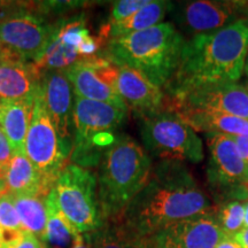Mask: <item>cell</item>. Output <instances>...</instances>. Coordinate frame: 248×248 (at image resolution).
<instances>
[{
	"label": "cell",
	"mask_w": 248,
	"mask_h": 248,
	"mask_svg": "<svg viewBox=\"0 0 248 248\" xmlns=\"http://www.w3.org/2000/svg\"><path fill=\"white\" fill-rule=\"evenodd\" d=\"M215 212L184 162L160 160L153 164L146 186L122 215V222L146 237L190 217Z\"/></svg>",
	"instance_id": "6da1fadb"
},
{
	"label": "cell",
	"mask_w": 248,
	"mask_h": 248,
	"mask_svg": "<svg viewBox=\"0 0 248 248\" xmlns=\"http://www.w3.org/2000/svg\"><path fill=\"white\" fill-rule=\"evenodd\" d=\"M248 54V16L224 29L192 36L182 49L178 69L166 86L168 95L203 85L238 83Z\"/></svg>",
	"instance_id": "7a4b0ae2"
},
{
	"label": "cell",
	"mask_w": 248,
	"mask_h": 248,
	"mask_svg": "<svg viewBox=\"0 0 248 248\" xmlns=\"http://www.w3.org/2000/svg\"><path fill=\"white\" fill-rule=\"evenodd\" d=\"M153 163L144 147L122 135L100 160L98 200L104 222L115 221L147 184Z\"/></svg>",
	"instance_id": "3957f363"
},
{
	"label": "cell",
	"mask_w": 248,
	"mask_h": 248,
	"mask_svg": "<svg viewBox=\"0 0 248 248\" xmlns=\"http://www.w3.org/2000/svg\"><path fill=\"white\" fill-rule=\"evenodd\" d=\"M185 39L171 23L110 39L106 57L117 66L138 70L163 89L171 82L181 61Z\"/></svg>",
	"instance_id": "277c9868"
},
{
	"label": "cell",
	"mask_w": 248,
	"mask_h": 248,
	"mask_svg": "<svg viewBox=\"0 0 248 248\" xmlns=\"http://www.w3.org/2000/svg\"><path fill=\"white\" fill-rule=\"evenodd\" d=\"M58 30L33 7V2L0 4V42L2 60L37 62Z\"/></svg>",
	"instance_id": "5b68a950"
},
{
	"label": "cell",
	"mask_w": 248,
	"mask_h": 248,
	"mask_svg": "<svg viewBox=\"0 0 248 248\" xmlns=\"http://www.w3.org/2000/svg\"><path fill=\"white\" fill-rule=\"evenodd\" d=\"M48 197L77 233H92L105 223L98 200L97 178L89 169L68 163L59 173Z\"/></svg>",
	"instance_id": "8992f818"
},
{
	"label": "cell",
	"mask_w": 248,
	"mask_h": 248,
	"mask_svg": "<svg viewBox=\"0 0 248 248\" xmlns=\"http://www.w3.org/2000/svg\"><path fill=\"white\" fill-rule=\"evenodd\" d=\"M144 150L159 160L199 163L203 160L202 140L178 114L163 109L140 122Z\"/></svg>",
	"instance_id": "52a82bcc"
},
{
	"label": "cell",
	"mask_w": 248,
	"mask_h": 248,
	"mask_svg": "<svg viewBox=\"0 0 248 248\" xmlns=\"http://www.w3.org/2000/svg\"><path fill=\"white\" fill-rule=\"evenodd\" d=\"M73 146L59 136L43 98L40 83L33 98V110L24 153L48 184L54 185L59 173L67 166Z\"/></svg>",
	"instance_id": "ba28073f"
},
{
	"label": "cell",
	"mask_w": 248,
	"mask_h": 248,
	"mask_svg": "<svg viewBox=\"0 0 248 248\" xmlns=\"http://www.w3.org/2000/svg\"><path fill=\"white\" fill-rule=\"evenodd\" d=\"M128 109L106 102L75 97L74 104V138L70 160L88 169L93 167L90 145L97 136L113 133L123 123Z\"/></svg>",
	"instance_id": "9c48e42d"
},
{
	"label": "cell",
	"mask_w": 248,
	"mask_h": 248,
	"mask_svg": "<svg viewBox=\"0 0 248 248\" xmlns=\"http://www.w3.org/2000/svg\"><path fill=\"white\" fill-rule=\"evenodd\" d=\"M166 109L178 115L191 111L219 113L248 120V92L239 83H219L169 95Z\"/></svg>",
	"instance_id": "30bf717a"
},
{
	"label": "cell",
	"mask_w": 248,
	"mask_h": 248,
	"mask_svg": "<svg viewBox=\"0 0 248 248\" xmlns=\"http://www.w3.org/2000/svg\"><path fill=\"white\" fill-rule=\"evenodd\" d=\"M173 20L190 35H207L219 31L248 16V5L238 1L198 0L172 4Z\"/></svg>",
	"instance_id": "8fae6325"
},
{
	"label": "cell",
	"mask_w": 248,
	"mask_h": 248,
	"mask_svg": "<svg viewBox=\"0 0 248 248\" xmlns=\"http://www.w3.org/2000/svg\"><path fill=\"white\" fill-rule=\"evenodd\" d=\"M64 71L76 97L126 108L116 90L119 66L109 58L83 59Z\"/></svg>",
	"instance_id": "7c38bea8"
},
{
	"label": "cell",
	"mask_w": 248,
	"mask_h": 248,
	"mask_svg": "<svg viewBox=\"0 0 248 248\" xmlns=\"http://www.w3.org/2000/svg\"><path fill=\"white\" fill-rule=\"evenodd\" d=\"M206 136L209 150L207 177L210 186L248 198V164L241 159L233 140L217 133Z\"/></svg>",
	"instance_id": "4fadbf2b"
},
{
	"label": "cell",
	"mask_w": 248,
	"mask_h": 248,
	"mask_svg": "<svg viewBox=\"0 0 248 248\" xmlns=\"http://www.w3.org/2000/svg\"><path fill=\"white\" fill-rule=\"evenodd\" d=\"M225 235L216 213H207L183 219L152 237L155 248H215Z\"/></svg>",
	"instance_id": "5bb4252c"
},
{
	"label": "cell",
	"mask_w": 248,
	"mask_h": 248,
	"mask_svg": "<svg viewBox=\"0 0 248 248\" xmlns=\"http://www.w3.org/2000/svg\"><path fill=\"white\" fill-rule=\"evenodd\" d=\"M40 89L46 108L60 138L73 146L74 138V89L64 70L44 71Z\"/></svg>",
	"instance_id": "9a60e30c"
},
{
	"label": "cell",
	"mask_w": 248,
	"mask_h": 248,
	"mask_svg": "<svg viewBox=\"0 0 248 248\" xmlns=\"http://www.w3.org/2000/svg\"><path fill=\"white\" fill-rule=\"evenodd\" d=\"M116 90L126 109L144 119L166 109V93L138 70L119 66Z\"/></svg>",
	"instance_id": "2e32d148"
},
{
	"label": "cell",
	"mask_w": 248,
	"mask_h": 248,
	"mask_svg": "<svg viewBox=\"0 0 248 248\" xmlns=\"http://www.w3.org/2000/svg\"><path fill=\"white\" fill-rule=\"evenodd\" d=\"M42 73L33 62L0 61V100H18L35 94Z\"/></svg>",
	"instance_id": "e0dca14e"
},
{
	"label": "cell",
	"mask_w": 248,
	"mask_h": 248,
	"mask_svg": "<svg viewBox=\"0 0 248 248\" xmlns=\"http://www.w3.org/2000/svg\"><path fill=\"white\" fill-rule=\"evenodd\" d=\"M33 98L35 94L18 100H1L0 128L7 137L14 154L24 153V144L32 117Z\"/></svg>",
	"instance_id": "ac0fdd59"
},
{
	"label": "cell",
	"mask_w": 248,
	"mask_h": 248,
	"mask_svg": "<svg viewBox=\"0 0 248 248\" xmlns=\"http://www.w3.org/2000/svg\"><path fill=\"white\" fill-rule=\"evenodd\" d=\"M7 191L12 194L47 195L53 187L38 171L26 153H15L4 173Z\"/></svg>",
	"instance_id": "d6986e66"
},
{
	"label": "cell",
	"mask_w": 248,
	"mask_h": 248,
	"mask_svg": "<svg viewBox=\"0 0 248 248\" xmlns=\"http://www.w3.org/2000/svg\"><path fill=\"white\" fill-rule=\"evenodd\" d=\"M88 234L93 248H155L152 237L138 233L120 221H106Z\"/></svg>",
	"instance_id": "ffe728a7"
},
{
	"label": "cell",
	"mask_w": 248,
	"mask_h": 248,
	"mask_svg": "<svg viewBox=\"0 0 248 248\" xmlns=\"http://www.w3.org/2000/svg\"><path fill=\"white\" fill-rule=\"evenodd\" d=\"M177 114V113H176ZM179 117L192 129L206 133L232 136H248V120L219 113L191 111L181 114Z\"/></svg>",
	"instance_id": "44dd1931"
},
{
	"label": "cell",
	"mask_w": 248,
	"mask_h": 248,
	"mask_svg": "<svg viewBox=\"0 0 248 248\" xmlns=\"http://www.w3.org/2000/svg\"><path fill=\"white\" fill-rule=\"evenodd\" d=\"M172 7V2L164 0H150L146 6L120 23L108 24V38H120L133 32L150 29L162 22L167 13Z\"/></svg>",
	"instance_id": "7402d4cb"
},
{
	"label": "cell",
	"mask_w": 248,
	"mask_h": 248,
	"mask_svg": "<svg viewBox=\"0 0 248 248\" xmlns=\"http://www.w3.org/2000/svg\"><path fill=\"white\" fill-rule=\"evenodd\" d=\"M47 195L13 194L14 206L20 217L23 231L33 234L39 240L44 237L47 225Z\"/></svg>",
	"instance_id": "603a6c76"
},
{
	"label": "cell",
	"mask_w": 248,
	"mask_h": 248,
	"mask_svg": "<svg viewBox=\"0 0 248 248\" xmlns=\"http://www.w3.org/2000/svg\"><path fill=\"white\" fill-rule=\"evenodd\" d=\"M47 206V225L44 237L40 240L44 248H71L74 240L79 233L71 226L67 218L62 215L54 201L48 197L46 198Z\"/></svg>",
	"instance_id": "cb8c5ba5"
},
{
	"label": "cell",
	"mask_w": 248,
	"mask_h": 248,
	"mask_svg": "<svg viewBox=\"0 0 248 248\" xmlns=\"http://www.w3.org/2000/svg\"><path fill=\"white\" fill-rule=\"evenodd\" d=\"M216 218L225 237L232 238L244 228V202L238 200L229 201L219 208Z\"/></svg>",
	"instance_id": "d4e9b609"
},
{
	"label": "cell",
	"mask_w": 248,
	"mask_h": 248,
	"mask_svg": "<svg viewBox=\"0 0 248 248\" xmlns=\"http://www.w3.org/2000/svg\"><path fill=\"white\" fill-rule=\"evenodd\" d=\"M0 229L7 232L23 230L20 217L14 206L13 194L9 192L0 197Z\"/></svg>",
	"instance_id": "484cf974"
},
{
	"label": "cell",
	"mask_w": 248,
	"mask_h": 248,
	"mask_svg": "<svg viewBox=\"0 0 248 248\" xmlns=\"http://www.w3.org/2000/svg\"><path fill=\"white\" fill-rule=\"evenodd\" d=\"M150 0H120L114 2L110 14V23L115 24L131 16L139 9L146 6Z\"/></svg>",
	"instance_id": "4316f807"
},
{
	"label": "cell",
	"mask_w": 248,
	"mask_h": 248,
	"mask_svg": "<svg viewBox=\"0 0 248 248\" xmlns=\"http://www.w3.org/2000/svg\"><path fill=\"white\" fill-rule=\"evenodd\" d=\"M4 248H44L42 241L33 234L26 231H2Z\"/></svg>",
	"instance_id": "83f0119b"
},
{
	"label": "cell",
	"mask_w": 248,
	"mask_h": 248,
	"mask_svg": "<svg viewBox=\"0 0 248 248\" xmlns=\"http://www.w3.org/2000/svg\"><path fill=\"white\" fill-rule=\"evenodd\" d=\"M14 152L9 144L7 137L0 128V178L4 179L5 170L7 168L9 161L13 157Z\"/></svg>",
	"instance_id": "f1b7e54d"
},
{
	"label": "cell",
	"mask_w": 248,
	"mask_h": 248,
	"mask_svg": "<svg viewBox=\"0 0 248 248\" xmlns=\"http://www.w3.org/2000/svg\"><path fill=\"white\" fill-rule=\"evenodd\" d=\"M230 138L233 140L241 159L248 164V136H232Z\"/></svg>",
	"instance_id": "f546056e"
},
{
	"label": "cell",
	"mask_w": 248,
	"mask_h": 248,
	"mask_svg": "<svg viewBox=\"0 0 248 248\" xmlns=\"http://www.w3.org/2000/svg\"><path fill=\"white\" fill-rule=\"evenodd\" d=\"M71 248H93L89 234H78L74 240Z\"/></svg>",
	"instance_id": "4dcf8cb0"
},
{
	"label": "cell",
	"mask_w": 248,
	"mask_h": 248,
	"mask_svg": "<svg viewBox=\"0 0 248 248\" xmlns=\"http://www.w3.org/2000/svg\"><path fill=\"white\" fill-rule=\"evenodd\" d=\"M232 238L239 244V246L241 248H248V228H243Z\"/></svg>",
	"instance_id": "1f68e13d"
},
{
	"label": "cell",
	"mask_w": 248,
	"mask_h": 248,
	"mask_svg": "<svg viewBox=\"0 0 248 248\" xmlns=\"http://www.w3.org/2000/svg\"><path fill=\"white\" fill-rule=\"evenodd\" d=\"M215 248H241V247L239 246V244L233 239V238L224 237L218 244H217V246Z\"/></svg>",
	"instance_id": "d6a6232c"
},
{
	"label": "cell",
	"mask_w": 248,
	"mask_h": 248,
	"mask_svg": "<svg viewBox=\"0 0 248 248\" xmlns=\"http://www.w3.org/2000/svg\"><path fill=\"white\" fill-rule=\"evenodd\" d=\"M245 207V218H244V228H248V200L244 202Z\"/></svg>",
	"instance_id": "836d02e7"
},
{
	"label": "cell",
	"mask_w": 248,
	"mask_h": 248,
	"mask_svg": "<svg viewBox=\"0 0 248 248\" xmlns=\"http://www.w3.org/2000/svg\"><path fill=\"white\" fill-rule=\"evenodd\" d=\"M7 187H6V184L4 182V179H0V197H1L2 194L7 193Z\"/></svg>",
	"instance_id": "e575fe53"
},
{
	"label": "cell",
	"mask_w": 248,
	"mask_h": 248,
	"mask_svg": "<svg viewBox=\"0 0 248 248\" xmlns=\"http://www.w3.org/2000/svg\"><path fill=\"white\" fill-rule=\"evenodd\" d=\"M244 73L246 74V76L248 77V55L246 58V62H245V67H244Z\"/></svg>",
	"instance_id": "d590c367"
},
{
	"label": "cell",
	"mask_w": 248,
	"mask_h": 248,
	"mask_svg": "<svg viewBox=\"0 0 248 248\" xmlns=\"http://www.w3.org/2000/svg\"><path fill=\"white\" fill-rule=\"evenodd\" d=\"M0 248H4V238H2V230L0 229Z\"/></svg>",
	"instance_id": "8d00e7d4"
},
{
	"label": "cell",
	"mask_w": 248,
	"mask_h": 248,
	"mask_svg": "<svg viewBox=\"0 0 248 248\" xmlns=\"http://www.w3.org/2000/svg\"><path fill=\"white\" fill-rule=\"evenodd\" d=\"M2 59V46H1V42H0V61Z\"/></svg>",
	"instance_id": "74e56055"
},
{
	"label": "cell",
	"mask_w": 248,
	"mask_h": 248,
	"mask_svg": "<svg viewBox=\"0 0 248 248\" xmlns=\"http://www.w3.org/2000/svg\"><path fill=\"white\" fill-rule=\"evenodd\" d=\"M244 86H245V88H246V90H247V92H248V82H246V83H245V84H244Z\"/></svg>",
	"instance_id": "f35d334b"
},
{
	"label": "cell",
	"mask_w": 248,
	"mask_h": 248,
	"mask_svg": "<svg viewBox=\"0 0 248 248\" xmlns=\"http://www.w3.org/2000/svg\"><path fill=\"white\" fill-rule=\"evenodd\" d=\"M0 107H1V100H0Z\"/></svg>",
	"instance_id": "ab89813d"
},
{
	"label": "cell",
	"mask_w": 248,
	"mask_h": 248,
	"mask_svg": "<svg viewBox=\"0 0 248 248\" xmlns=\"http://www.w3.org/2000/svg\"><path fill=\"white\" fill-rule=\"evenodd\" d=\"M247 191H248V185H247Z\"/></svg>",
	"instance_id": "60d3db41"
},
{
	"label": "cell",
	"mask_w": 248,
	"mask_h": 248,
	"mask_svg": "<svg viewBox=\"0 0 248 248\" xmlns=\"http://www.w3.org/2000/svg\"><path fill=\"white\" fill-rule=\"evenodd\" d=\"M0 179H1V178H0Z\"/></svg>",
	"instance_id": "b9f144b4"
},
{
	"label": "cell",
	"mask_w": 248,
	"mask_h": 248,
	"mask_svg": "<svg viewBox=\"0 0 248 248\" xmlns=\"http://www.w3.org/2000/svg\"><path fill=\"white\" fill-rule=\"evenodd\" d=\"M247 55H248V54H247Z\"/></svg>",
	"instance_id": "7bdbcfd3"
}]
</instances>
